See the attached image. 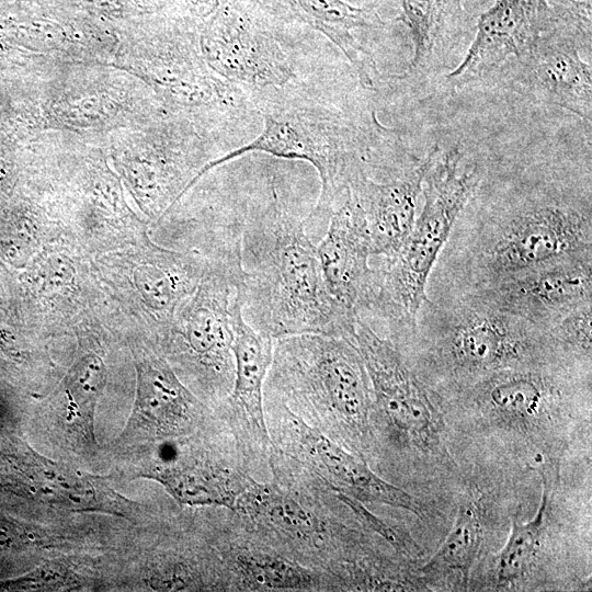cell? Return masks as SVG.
Instances as JSON below:
<instances>
[{"label":"cell","instance_id":"5bb4252c","mask_svg":"<svg viewBox=\"0 0 592 592\" xmlns=\"http://www.w3.org/2000/svg\"><path fill=\"white\" fill-rule=\"evenodd\" d=\"M205 53L214 71L241 89H278L296 77L291 50L278 35L235 4L223 7L208 26Z\"/></svg>","mask_w":592,"mask_h":592},{"label":"cell","instance_id":"52a82bcc","mask_svg":"<svg viewBox=\"0 0 592 592\" xmlns=\"http://www.w3.org/2000/svg\"><path fill=\"white\" fill-rule=\"evenodd\" d=\"M271 440L269 474L338 493L362 503H377L421 514L417 500L378 475L361 455L297 418L283 405L264 398Z\"/></svg>","mask_w":592,"mask_h":592},{"label":"cell","instance_id":"9c48e42d","mask_svg":"<svg viewBox=\"0 0 592 592\" xmlns=\"http://www.w3.org/2000/svg\"><path fill=\"white\" fill-rule=\"evenodd\" d=\"M351 341L365 364L373 394L372 446L432 449L443 421L428 390L409 368L397 345L357 315Z\"/></svg>","mask_w":592,"mask_h":592},{"label":"cell","instance_id":"5b68a950","mask_svg":"<svg viewBox=\"0 0 592 592\" xmlns=\"http://www.w3.org/2000/svg\"><path fill=\"white\" fill-rule=\"evenodd\" d=\"M240 275L237 240L209 262L159 343L177 375H183V384L212 408L224 400L234 383L231 305Z\"/></svg>","mask_w":592,"mask_h":592},{"label":"cell","instance_id":"9a60e30c","mask_svg":"<svg viewBox=\"0 0 592 592\" xmlns=\"http://www.w3.org/2000/svg\"><path fill=\"white\" fill-rule=\"evenodd\" d=\"M591 254L568 258L489 283L479 298L533 325H553L591 304Z\"/></svg>","mask_w":592,"mask_h":592},{"label":"cell","instance_id":"8fae6325","mask_svg":"<svg viewBox=\"0 0 592 592\" xmlns=\"http://www.w3.org/2000/svg\"><path fill=\"white\" fill-rule=\"evenodd\" d=\"M553 1L550 25L520 60L524 65L523 81L537 99L590 123L592 72L579 47L591 44V0Z\"/></svg>","mask_w":592,"mask_h":592},{"label":"cell","instance_id":"ffe728a7","mask_svg":"<svg viewBox=\"0 0 592 592\" xmlns=\"http://www.w3.org/2000/svg\"><path fill=\"white\" fill-rule=\"evenodd\" d=\"M434 149L415 167L386 181L360 171L348 187L358 201L367 224L372 255L392 258L409 236L419 196Z\"/></svg>","mask_w":592,"mask_h":592},{"label":"cell","instance_id":"d4e9b609","mask_svg":"<svg viewBox=\"0 0 592 592\" xmlns=\"http://www.w3.org/2000/svg\"><path fill=\"white\" fill-rule=\"evenodd\" d=\"M548 496L547 478L542 474L540 502L535 515L525 523L512 522L505 545L498 555L494 566L498 588L516 587L535 567L546 528Z\"/></svg>","mask_w":592,"mask_h":592},{"label":"cell","instance_id":"603a6c76","mask_svg":"<svg viewBox=\"0 0 592 592\" xmlns=\"http://www.w3.org/2000/svg\"><path fill=\"white\" fill-rule=\"evenodd\" d=\"M400 14L396 19L407 29L413 53L403 79L430 69L439 55L454 42L466 24L464 0H399Z\"/></svg>","mask_w":592,"mask_h":592},{"label":"cell","instance_id":"4fadbf2b","mask_svg":"<svg viewBox=\"0 0 592 592\" xmlns=\"http://www.w3.org/2000/svg\"><path fill=\"white\" fill-rule=\"evenodd\" d=\"M137 396L119 447L144 449L196 433L218 420L214 408L193 394L160 351L138 354Z\"/></svg>","mask_w":592,"mask_h":592},{"label":"cell","instance_id":"7c38bea8","mask_svg":"<svg viewBox=\"0 0 592 592\" xmlns=\"http://www.w3.org/2000/svg\"><path fill=\"white\" fill-rule=\"evenodd\" d=\"M231 325L234 383L214 410L234 434L258 477L260 473L269 474L271 440L265 422L264 383L274 339L246 321L237 292L231 305Z\"/></svg>","mask_w":592,"mask_h":592},{"label":"cell","instance_id":"484cf974","mask_svg":"<svg viewBox=\"0 0 592 592\" xmlns=\"http://www.w3.org/2000/svg\"><path fill=\"white\" fill-rule=\"evenodd\" d=\"M482 543V523L476 502L463 501L454 524L440 548L422 568L429 576H458L463 584L469 573Z\"/></svg>","mask_w":592,"mask_h":592},{"label":"cell","instance_id":"6da1fadb","mask_svg":"<svg viewBox=\"0 0 592 592\" xmlns=\"http://www.w3.org/2000/svg\"><path fill=\"white\" fill-rule=\"evenodd\" d=\"M237 294L246 321L273 339L319 333L351 339L357 315L329 293L304 223L274 196L249 208L239 239Z\"/></svg>","mask_w":592,"mask_h":592},{"label":"cell","instance_id":"cb8c5ba5","mask_svg":"<svg viewBox=\"0 0 592 592\" xmlns=\"http://www.w3.org/2000/svg\"><path fill=\"white\" fill-rule=\"evenodd\" d=\"M492 375L483 386L482 399L499 419L525 425L544 413L550 391L540 375L512 369Z\"/></svg>","mask_w":592,"mask_h":592},{"label":"cell","instance_id":"3957f363","mask_svg":"<svg viewBox=\"0 0 592 592\" xmlns=\"http://www.w3.org/2000/svg\"><path fill=\"white\" fill-rule=\"evenodd\" d=\"M285 87L260 92L255 99L263 117L261 133L251 141L212 160L194 182L214 167L249 152L309 162L320 179V194L310 217H329L351 180L364 170L369 135L340 111L285 93Z\"/></svg>","mask_w":592,"mask_h":592},{"label":"cell","instance_id":"d6986e66","mask_svg":"<svg viewBox=\"0 0 592 592\" xmlns=\"http://www.w3.org/2000/svg\"><path fill=\"white\" fill-rule=\"evenodd\" d=\"M462 309L442 337L444 354L458 369L493 374L515 366L530 346L526 321L488 304Z\"/></svg>","mask_w":592,"mask_h":592},{"label":"cell","instance_id":"44dd1931","mask_svg":"<svg viewBox=\"0 0 592 592\" xmlns=\"http://www.w3.org/2000/svg\"><path fill=\"white\" fill-rule=\"evenodd\" d=\"M26 456L24 490L47 508L96 511L126 519L138 513V505L117 493L103 477L83 474L32 452Z\"/></svg>","mask_w":592,"mask_h":592},{"label":"cell","instance_id":"7a4b0ae2","mask_svg":"<svg viewBox=\"0 0 592 592\" xmlns=\"http://www.w3.org/2000/svg\"><path fill=\"white\" fill-rule=\"evenodd\" d=\"M264 398L367 460L373 394L351 340L319 333L274 339Z\"/></svg>","mask_w":592,"mask_h":592},{"label":"cell","instance_id":"8992f818","mask_svg":"<svg viewBox=\"0 0 592 592\" xmlns=\"http://www.w3.org/2000/svg\"><path fill=\"white\" fill-rule=\"evenodd\" d=\"M458 146L442 156L434 148L424 177V203L412 229L387 270L375 274L371 305L392 318L413 321L425 298V286L439 253L460 212L473 196L479 175L463 166Z\"/></svg>","mask_w":592,"mask_h":592},{"label":"cell","instance_id":"ba28073f","mask_svg":"<svg viewBox=\"0 0 592 592\" xmlns=\"http://www.w3.org/2000/svg\"><path fill=\"white\" fill-rule=\"evenodd\" d=\"M140 474L160 482L180 503L232 510L258 479L237 440L221 421L145 451Z\"/></svg>","mask_w":592,"mask_h":592},{"label":"cell","instance_id":"7402d4cb","mask_svg":"<svg viewBox=\"0 0 592 592\" xmlns=\"http://www.w3.org/2000/svg\"><path fill=\"white\" fill-rule=\"evenodd\" d=\"M280 1L295 18L323 34L343 53L363 88H375L379 71L369 48L357 35L386 26L375 7H357L344 0Z\"/></svg>","mask_w":592,"mask_h":592},{"label":"cell","instance_id":"4316f807","mask_svg":"<svg viewBox=\"0 0 592 592\" xmlns=\"http://www.w3.org/2000/svg\"><path fill=\"white\" fill-rule=\"evenodd\" d=\"M105 366L93 352L81 353L64 382L65 418L90 444H95V406L105 384Z\"/></svg>","mask_w":592,"mask_h":592},{"label":"cell","instance_id":"e0dca14e","mask_svg":"<svg viewBox=\"0 0 592 592\" xmlns=\"http://www.w3.org/2000/svg\"><path fill=\"white\" fill-rule=\"evenodd\" d=\"M215 542L226 591L342 590L338 579L330 573L301 565L255 537L230 510Z\"/></svg>","mask_w":592,"mask_h":592},{"label":"cell","instance_id":"277c9868","mask_svg":"<svg viewBox=\"0 0 592 592\" xmlns=\"http://www.w3.org/2000/svg\"><path fill=\"white\" fill-rule=\"evenodd\" d=\"M332 492L294 480L255 479L230 510L242 526L285 556L345 582L365 558L334 513Z\"/></svg>","mask_w":592,"mask_h":592},{"label":"cell","instance_id":"30bf717a","mask_svg":"<svg viewBox=\"0 0 592 592\" xmlns=\"http://www.w3.org/2000/svg\"><path fill=\"white\" fill-rule=\"evenodd\" d=\"M591 254V216L561 202L514 213L482 253L488 284L568 258Z\"/></svg>","mask_w":592,"mask_h":592},{"label":"cell","instance_id":"2e32d148","mask_svg":"<svg viewBox=\"0 0 592 592\" xmlns=\"http://www.w3.org/2000/svg\"><path fill=\"white\" fill-rule=\"evenodd\" d=\"M555 14L553 0H496L477 20L476 35L445 81L453 89L481 79L509 57L519 60L535 47Z\"/></svg>","mask_w":592,"mask_h":592},{"label":"cell","instance_id":"ac0fdd59","mask_svg":"<svg viewBox=\"0 0 592 592\" xmlns=\"http://www.w3.org/2000/svg\"><path fill=\"white\" fill-rule=\"evenodd\" d=\"M317 254L327 288L346 311L358 315L369 306L375 271L369 266L371 239L363 209L345 189L329 214Z\"/></svg>","mask_w":592,"mask_h":592},{"label":"cell","instance_id":"83f0119b","mask_svg":"<svg viewBox=\"0 0 592 592\" xmlns=\"http://www.w3.org/2000/svg\"><path fill=\"white\" fill-rule=\"evenodd\" d=\"M554 331L558 339L591 352V304L583 305L554 323Z\"/></svg>","mask_w":592,"mask_h":592}]
</instances>
